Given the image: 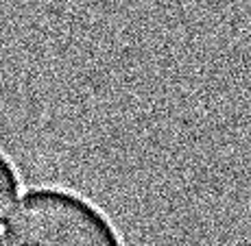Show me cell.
<instances>
[{
  "mask_svg": "<svg viewBox=\"0 0 251 246\" xmlns=\"http://www.w3.org/2000/svg\"><path fill=\"white\" fill-rule=\"evenodd\" d=\"M20 192V177H18L13 163L4 153H0V223L11 211V205Z\"/></svg>",
  "mask_w": 251,
  "mask_h": 246,
  "instance_id": "7a4b0ae2",
  "label": "cell"
},
{
  "mask_svg": "<svg viewBox=\"0 0 251 246\" xmlns=\"http://www.w3.org/2000/svg\"><path fill=\"white\" fill-rule=\"evenodd\" d=\"M0 246H4V244H2V240H0Z\"/></svg>",
  "mask_w": 251,
  "mask_h": 246,
  "instance_id": "3957f363",
  "label": "cell"
},
{
  "mask_svg": "<svg viewBox=\"0 0 251 246\" xmlns=\"http://www.w3.org/2000/svg\"><path fill=\"white\" fill-rule=\"evenodd\" d=\"M9 246H125L112 220L64 187H35L4 224Z\"/></svg>",
  "mask_w": 251,
  "mask_h": 246,
  "instance_id": "6da1fadb",
  "label": "cell"
}]
</instances>
